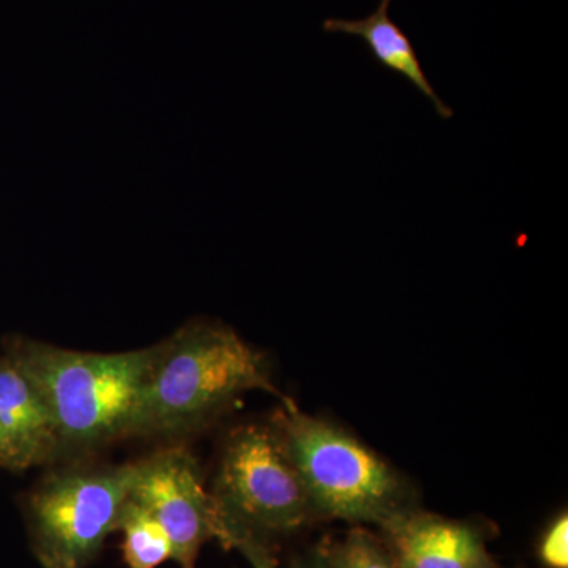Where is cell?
Segmentation results:
<instances>
[{
	"label": "cell",
	"instance_id": "277c9868",
	"mask_svg": "<svg viewBox=\"0 0 568 568\" xmlns=\"http://www.w3.org/2000/svg\"><path fill=\"white\" fill-rule=\"evenodd\" d=\"M211 495L226 549L268 545L320 519L275 425L242 426L227 437Z\"/></svg>",
	"mask_w": 568,
	"mask_h": 568
},
{
	"label": "cell",
	"instance_id": "8fae6325",
	"mask_svg": "<svg viewBox=\"0 0 568 568\" xmlns=\"http://www.w3.org/2000/svg\"><path fill=\"white\" fill-rule=\"evenodd\" d=\"M331 568H399L379 536L354 528L338 544L328 545Z\"/></svg>",
	"mask_w": 568,
	"mask_h": 568
},
{
	"label": "cell",
	"instance_id": "5b68a950",
	"mask_svg": "<svg viewBox=\"0 0 568 568\" xmlns=\"http://www.w3.org/2000/svg\"><path fill=\"white\" fill-rule=\"evenodd\" d=\"M134 476L136 463H129L70 470L43 481L28 503L37 558L88 566L118 530Z\"/></svg>",
	"mask_w": 568,
	"mask_h": 568
},
{
	"label": "cell",
	"instance_id": "3957f363",
	"mask_svg": "<svg viewBox=\"0 0 568 568\" xmlns=\"http://www.w3.org/2000/svg\"><path fill=\"white\" fill-rule=\"evenodd\" d=\"M274 422L317 518L379 528L417 507L405 478L339 426L308 416L290 398Z\"/></svg>",
	"mask_w": 568,
	"mask_h": 568
},
{
	"label": "cell",
	"instance_id": "5bb4252c",
	"mask_svg": "<svg viewBox=\"0 0 568 568\" xmlns=\"http://www.w3.org/2000/svg\"><path fill=\"white\" fill-rule=\"evenodd\" d=\"M0 467L11 469L10 452L7 447L6 437L2 435V429H0Z\"/></svg>",
	"mask_w": 568,
	"mask_h": 568
},
{
	"label": "cell",
	"instance_id": "6da1fadb",
	"mask_svg": "<svg viewBox=\"0 0 568 568\" xmlns=\"http://www.w3.org/2000/svg\"><path fill=\"white\" fill-rule=\"evenodd\" d=\"M263 390L287 398L272 383L260 351L222 324L186 325L153 358L136 435H181L216 416L245 392Z\"/></svg>",
	"mask_w": 568,
	"mask_h": 568
},
{
	"label": "cell",
	"instance_id": "52a82bcc",
	"mask_svg": "<svg viewBox=\"0 0 568 568\" xmlns=\"http://www.w3.org/2000/svg\"><path fill=\"white\" fill-rule=\"evenodd\" d=\"M379 530L399 568H496L484 536L470 523L414 507Z\"/></svg>",
	"mask_w": 568,
	"mask_h": 568
},
{
	"label": "cell",
	"instance_id": "7a4b0ae2",
	"mask_svg": "<svg viewBox=\"0 0 568 568\" xmlns=\"http://www.w3.org/2000/svg\"><path fill=\"white\" fill-rule=\"evenodd\" d=\"M7 355L47 403L62 448L93 447L136 435L153 347L81 353L17 338Z\"/></svg>",
	"mask_w": 568,
	"mask_h": 568
},
{
	"label": "cell",
	"instance_id": "ba28073f",
	"mask_svg": "<svg viewBox=\"0 0 568 568\" xmlns=\"http://www.w3.org/2000/svg\"><path fill=\"white\" fill-rule=\"evenodd\" d=\"M0 429L13 470L43 465L62 450L47 403L7 354L0 355Z\"/></svg>",
	"mask_w": 568,
	"mask_h": 568
},
{
	"label": "cell",
	"instance_id": "8992f818",
	"mask_svg": "<svg viewBox=\"0 0 568 568\" xmlns=\"http://www.w3.org/2000/svg\"><path fill=\"white\" fill-rule=\"evenodd\" d=\"M130 496L160 523L181 568H196L205 541L220 540L215 503L186 448H164L138 462Z\"/></svg>",
	"mask_w": 568,
	"mask_h": 568
},
{
	"label": "cell",
	"instance_id": "9a60e30c",
	"mask_svg": "<svg viewBox=\"0 0 568 568\" xmlns=\"http://www.w3.org/2000/svg\"><path fill=\"white\" fill-rule=\"evenodd\" d=\"M41 567L43 568H78L70 562H63V560L55 559H39Z\"/></svg>",
	"mask_w": 568,
	"mask_h": 568
},
{
	"label": "cell",
	"instance_id": "30bf717a",
	"mask_svg": "<svg viewBox=\"0 0 568 568\" xmlns=\"http://www.w3.org/2000/svg\"><path fill=\"white\" fill-rule=\"evenodd\" d=\"M118 530L126 568H159L173 559V545L151 511L132 496L122 508Z\"/></svg>",
	"mask_w": 568,
	"mask_h": 568
},
{
	"label": "cell",
	"instance_id": "7c38bea8",
	"mask_svg": "<svg viewBox=\"0 0 568 568\" xmlns=\"http://www.w3.org/2000/svg\"><path fill=\"white\" fill-rule=\"evenodd\" d=\"M234 549H239L242 555L248 559L253 568H280L274 556H272L268 545L257 544V541H242ZM287 568H331L328 566V544L316 545L293 560Z\"/></svg>",
	"mask_w": 568,
	"mask_h": 568
},
{
	"label": "cell",
	"instance_id": "9c48e42d",
	"mask_svg": "<svg viewBox=\"0 0 568 568\" xmlns=\"http://www.w3.org/2000/svg\"><path fill=\"white\" fill-rule=\"evenodd\" d=\"M392 0H381L379 7L362 20H339L328 18L323 22L327 33H343L364 40L373 59L383 69L394 71L405 78L418 93L425 97L435 108L436 114L444 121L454 118V110L436 92L435 85L426 77L424 67L413 41L405 31L390 18Z\"/></svg>",
	"mask_w": 568,
	"mask_h": 568
},
{
	"label": "cell",
	"instance_id": "4fadbf2b",
	"mask_svg": "<svg viewBox=\"0 0 568 568\" xmlns=\"http://www.w3.org/2000/svg\"><path fill=\"white\" fill-rule=\"evenodd\" d=\"M538 558L547 568H568V518L560 514L541 536Z\"/></svg>",
	"mask_w": 568,
	"mask_h": 568
}]
</instances>
